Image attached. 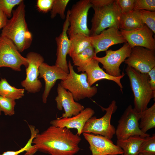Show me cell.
Segmentation results:
<instances>
[{
    "label": "cell",
    "instance_id": "6da1fadb",
    "mask_svg": "<svg viewBox=\"0 0 155 155\" xmlns=\"http://www.w3.org/2000/svg\"><path fill=\"white\" fill-rule=\"evenodd\" d=\"M80 136L66 128L50 126L33 139L34 150L50 155H74L80 150Z\"/></svg>",
    "mask_w": 155,
    "mask_h": 155
},
{
    "label": "cell",
    "instance_id": "7a4b0ae2",
    "mask_svg": "<svg viewBox=\"0 0 155 155\" xmlns=\"http://www.w3.org/2000/svg\"><path fill=\"white\" fill-rule=\"evenodd\" d=\"M18 6L13 10L12 16L2 29L0 36L11 40L20 53L30 47L32 37L25 19V5L24 1Z\"/></svg>",
    "mask_w": 155,
    "mask_h": 155
},
{
    "label": "cell",
    "instance_id": "3957f363",
    "mask_svg": "<svg viewBox=\"0 0 155 155\" xmlns=\"http://www.w3.org/2000/svg\"><path fill=\"white\" fill-rule=\"evenodd\" d=\"M129 78L134 96V109L140 113L148 108L150 100L155 98V92L152 89L148 73H142L127 66L125 69Z\"/></svg>",
    "mask_w": 155,
    "mask_h": 155
},
{
    "label": "cell",
    "instance_id": "277c9868",
    "mask_svg": "<svg viewBox=\"0 0 155 155\" xmlns=\"http://www.w3.org/2000/svg\"><path fill=\"white\" fill-rule=\"evenodd\" d=\"M92 7L94 13L91 21L90 36L98 34L107 28L119 29L121 13L115 0L106 6Z\"/></svg>",
    "mask_w": 155,
    "mask_h": 155
},
{
    "label": "cell",
    "instance_id": "5b68a950",
    "mask_svg": "<svg viewBox=\"0 0 155 155\" xmlns=\"http://www.w3.org/2000/svg\"><path fill=\"white\" fill-rule=\"evenodd\" d=\"M68 66L69 72L66 79L61 81V85L71 93L76 101L94 96L97 92V88L95 86L89 85L86 73L78 74L75 72L70 61L68 62Z\"/></svg>",
    "mask_w": 155,
    "mask_h": 155
},
{
    "label": "cell",
    "instance_id": "8992f818",
    "mask_svg": "<svg viewBox=\"0 0 155 155\" xmlns=\"http://www.w3.org/2000/svg\"><path fill=\"white\" fill-rule=\"evenodd\" d=\"M100 106L102 110L106 111L105 114L100 118H97L95 116L90 118L86 123L82 133L99 135L111 140L115 133L116 129L111 124V119L117 108L116 102L113 100L106 108Z\"/></svg>",
    "mask_w": 155,
    "mask_h": 155
},
{
    "label": "cell",
    "instance_id": "52a82bcc",
    "mask_svg": "<svg viewBox=\"0 0 155 155\" xmlns=\"http://www.w3.org/2000/svg\"><path fill=\"white\" fill-rule=\"evenodd\" d=\"M92 7L90 0H80L72 5L69 17L67 34L69 37L78 33L90 36L87 18L88 11Z\"/></svg>",
    "mask_w": 155,
    "mask_h": 155
},
{
    "label": "cell",
    "instance_id": "ba28073f",
    "mask_svg": "<svg viewBox=\"0 0 155 155\" xmlns=\"http://www.w3.org/2000/svg\"><path fill=\"white\" fill-rule=\"evenodd\" d=\"M139 113L128 106L118 121L115 134L117 140L126 139L130 136L140 135L145 137L150 135L143 133L139 127Z\"/></svg>",
    "mask_w": 155,
    "mask_h": 155
},
{
    "label": "cell",
    "instance_id": "9c48e42d",
    "mask_svg": "<svg viewBox=\"0 0 155 155\" xmlns=\"http://www.w3.org/2000/svg\"><path fill=\"white\" fill-rule=\"evenodd\" d=\"M28 65L26 57L22 56L13 42L4 36H0V67H7L17 71H21V66Z\"/></svg>",
    "mask_w": 155,
    "mask_h": 155
},
{
    "label": "cell",
    "instance_id": "30bf717a",
    "mask_svg": "<svg viewBox=\"0 0 155 155\" xmlns=\"http://www.w3.org/2000/svg\"><path fill=\"white\" fill-rule=\"evenodd\" d=\"M132 48L127 42L116 51L111 49L106 51V55L102 57L96 56L94 59L101 63L106 72L114 77L121 75L119 67L121 64L129 56Z\"/></svg>",
    "mask_w": 155,
    "mask_h": 155
},
{
    "label": "cell",
    "instance_id": "8fae6325",
    "mask_svg": "<svg viewBox=\"0 0 155 155\" xmlns=\"http://www.w3.org/2000/svg\"><path fill=\"white\" fill-rule=\"evenodd\" d=\"M26 58L28 63L26 69V77L21 82V85L28 92L35 93L39 92L42 87V83L38 78V68L44 59L40 54L34 52H29Z\"/></svg>",
    "mask_w": 155,
    "mask_h": 155
},
{
    "label": "cell",
    "instance_id": "7c38bea8",
    "mask_svg": "<svg viewBox=\"0 0 155 155\" xmlns=\"http://www.w3.org/2000/svg\"><path fill=\"white\" fill-rule=\"evenodd\" d=\"M124 61L128 66L140 73H148L155 67V51L141 46L133 47Z\"/></svg>",
    "mask_w": 155,
    "mask_h": 155
},
{
    "label": "cell",
    "instance_id": "4fadbf2b",
    "mask_svg": "<svg viewBox=\"0 0 155 155\" xmlns=\"http://www.w3.org/2000/svg\"><path fill=\"white\" fill-rule=\"evenodd\" d=\"M89 144L92 155H122V149L115 144L111 140L104 136L87 133H82Z\"/></svg>",
    "mask_w": 155,
    "mask_h": 155
},
{
    "label": "cell",
    "instance_id": "5bb4252c",
    "mask_svg": "<svg viewBox=\"0 0 155 155\" xmlns=\"http://www.w3.org/2000/svg\"><path fill=\"white\" fill-rule=\"evenodd\" d=\"M90 38L96 55L99 52L107 50L112 45L127 42L119 29L113 27L105 30L98 34L90 36Z\"/></svg>",
    "mask_w": 155,
    "mask_h": 155
},
{
    "label": "cell",
    "instance_id": "9a60e30c",
    "mask_svg": "<svg viewBox=\"0 0 155 155\" xmlns=\"http://www.w3.org/2000/svg\"><path fill=\"white\" fill-rule=\"evenodd\" d=\"M127 42L132 48L142 47L155 50V40L154 33L146 25L143 27L131 31L120 30Z\"/></svg>",
    "mask_w": 155,
    "mask_h": 155
},
{
    "label": "cell",
    "instance_id": "2e32d148",
    "mask_svg": "<svg viewBox=\"0 0 155 155\" xmlns=\"http://www.w3.org/2000/svg\"><path fill=\"white\" fill-rule=\"evenodd\" d=\"M38 78L44 79L45 87L42 95V101L44 103L47 102V98L52 88L58 80L63 81L65 80L68 74L59 67L55 65H50L44 62L41 63L38 68Z\"/></svg>",
    "mask_w": 155,
    "mask_h": 155
},
{
    "label": "cell",
    "instance_id": "e0dca14e",
    "mask_svg": "<svg viewBox=\"0 0 155 155\" xmlns=\"http://www.w3.org/2000/svg\"><path fill=\"white\" fill-rule=\"evenodd\" d=\"M57 91L58 93L55 100L57 109L60 111L64 108L65 113L60 118L70 117L78 114L84 109V106L74 100L71 93L58 84Z\"/></svg>",
    "mask_w": 155,
    "mask_h": 155
},
{
    "label": "cell",
    "instance_id": "ac0fdd59",
    "mask_svg": "<svg viewBox=\"0 0 155 155\" xmlns=\"http://www.w3.org/2000/svg\"><path fill=\"white\" fill-rule=\"evenodd\" d=\"M99 63V62L98 61L93 59L84 66L78 67V71L86 73L88 82L91 86L99 80H107L115 82L119 87L122 92L123 86L121 80L124 76L125 73L123 72L121 75L119 77L111 76L100 67Z\"/></svg>",
    "mask_w": 155,
    "mask_h": 155
},
{
    "label": "cell",
    "instance_id": "d6986e66",
    "mask_svg": "<svg viewBox=\"0 0 155 155\" xmlns=\"http://www.w3.org/2000/svg\"><path fill=\"white\" fill-rule=\"evenodd\" d=\"M69 13L70 10L68 9L63 24L62 32L60 35L55 38L57 49L55 65L60 67L68 74L69 71L66 57L67 55L69 54L70 49L69 40L67 34L69 26Z\"/></svg>",
    "mask_w": 155,
    "mask_h": 155
},
{
    "label": "cell",
    "instance_id": "ffe728a7",
    "mask_svg": "<svg viewBox=\"0 0 155 155\" xmlns=\"http://www.w3.org/2000/svg\"><path fill=\"white\" fill-rule=\"evenodd\" d=\"M95 113L94 110L90 107L84 108L78 114L70 117L57 118L50 122L51 125L56 127L75 129L79 136L82 133L84 127L86 122Z\"/></svg>",
    "mask_w": 155,
    "mask_h": 155
},
{
    "label": "cell",
    "instance_id": "44dd1931",
    "mask_svg": "<svg viewBox=\"0 0 155 155\" xmlns=\"http://www.w3.org/2000/svg\"><path fill=\"white\" fill-rule=\"evenodd\" d=\"M145 137L134 135L123 140H117L116 145L123 150L122 155H138L141 144Z\"/></svg>",
    "mask_w": 155,
    "mask_h": 155
},
{
    "label": "cell",
    "instance_id": "7402d4cb",
    "mask_svg": "<svg viewBox=\"0 0 155 155\" xmlns=\"http://www.w3.org/2000/svg\"><path fill=\"white\" fill-rule=\"evenodd\" d=\"M145 25L140 17L138 10L121 14L119 29L131 31L142 28Z\"/></svg>",
    "mask_w": 155,
    "mask_h": 155
},
{
    "label": "cell",
    "instance_id": "603a6c76",
    "mask_svg": "<svg viewBox=\"0 0 155 155\" xmlns=\"http://www.w3.org/2000/svg\"><path fill=\"white\" fill-rule=\"evenodd\" d=\"M70 49L69 55L79 53L91 45L90 36L78 33L69 36Z\"/></svg>",
    "mask_w": 155,
    "mask_h": 155
},
{
    "label": "cell",
    "instance_id": "cb8c5ba5",
    "mask_svg": "<svg viewBox=\"0 0 155 155\" xmlns=\"http://www.w3.org/2000/svg\"><path fill=\"white\" fill-rule=\"evenodd\" d=\"M140 123L139 127L144 133L155 127V103L150 108L139 113Z\"/></svg>",
    "mask_w": 155,
    "mask_h": 155
},
{
    "label": "cell",
    "instance_id": "d4e9b609",
    "mask_svg": "<svg viewBox=\"0 0 155 155\" xmlns=\"http://www.w3.org/2000/svg\"><path fill=\"white\" fill-rule=\"evenodd\" d=\"M24 89H18L10 85L5 78L0 80V95L14 100L24 95Z\"/></svg>",
    "mask_w": 155,
    "mask_h": 155
},
{
    "label": "cell",
    "instance_id": "484cf974",
    "mask_svg": "<svg viewBox=\"0 0 155 155\" xmlns=\"http://www.w3.org/2000/svg\"><path fill=\"white\" fill-rule=\"evenodd\" d=\"M96 56L94 49L91 44L81 53L72 55L70 57L74 65L81 67L86 65Z\"/></svg>",
    "mask_w": 155,
    "mask_h": 155
},
{
    "label": "cell",
    "instance_id": "4316f807",
    "mask_svg": "<svg viewBox=\"0 0 155 155\" xmlns=\"http://www.w3.org/2000/svg\"><path fill=\"white\" fill-rule=\"evenodd\" d=\"M29 127L31 133V136L25 146L23 148L16 151H7L2 154L0 153V155H18L20 153L26 151L25 155H29L31 152L34 148L32 145V141L36 135L39 133V130L35 128L34 126L29 125Z\"/></svg>",
    "mask_w": 155,
    "mask_h": 155
},
{
    "label": "cell",
    "instance_id": "83f0119b",
    "mask_svg": "<svg viewBox=\"0 0 155 155\" xmlns=\"http://www.w3.org/2000/svg\"><path fill=\"white\" fill-rule=\"evenodd\" d=\"M139 153L148 155H155V134L145 137L140 146Z\"/></svg>",
    "mask_w": 155,
    "mask_h": 155
},
{
    "label": "cell",
    "instance_id": "f1b7e54d",
    "mask_svg": "<svg viewBox=\"0 0 155 155\" xmlns=\"http://www.w3.org/2000/svg\"><path fill=\"white\" fill-rule=\"evenodd\" d=\"M69 1V0H54L51 11V18H54L59 14L62 19L64 20L66 18L65 9Z\"/></svg>",
    "mask_w": 155,
    "mask_h": 155
},
{
    "label": "cell",
    "instance_id": "f546056e",
    "mask_svg": "<svg viewBox=\"0 0 155 155\" xmlns=\"http://www.w3.org/2000/svg\"><path fill=\"white\" fill-rule=\"evenodd\" d=\"M140 17L142 22L146 25L154 33H155V12L138 10Z\"/></svg>",
    "mask_w": 155,
    "mask_h": 155
},
{
    "label": "cell",
    "instance_id": "4dcf8cb0",
    "mask_svg": "<svg viewBox=\"0 0 155 155\" xmlns=\"http://www.w3.org/2000/svg\"><path fill=\"white\" fill-rule=\"evenodd\" d=\"M15 100L0 95V108L5 115L11 116L15 114Z\"/></svg>",
    "mask_w": 155,
    "mask_h": 155
},
{
    "label": "cell",
    "instance_id": "1f68e13d",
    "mask_svg": "<svg viewBox=\"0 0 155 155\" xmlns=\"http://www.w3.org/2000/svg\"><path fill=\"white\" fill-rule=\"evenodd\" d=\"M22 0H0V11L7 17H11L13 8L18 5Z\"/></svg>",
    "mask_w": 155,
    "mask_h": 155
},
{
    "label": "cell",
    "instance_id": "d6a6232c",
    "mask_svg": "<svg viewBox=\"0 0 155 155\" xmlns=\"http://www.w3.org/2000/svg\"><path fill=\"white\" fill-rule=\"evenodd\" d=\"M155 11V0H135L133 10Z\"/></svg>",
    "mask_w": 155,
    "mask_h": 155
},
{
    "label": "cell",
    "instance_id": "836d02e7",
    "mask_svg": "<svg viewBox=\"0 0 155 155\" xmlns=\"http://www.w3.org/2000/svg\"><path fill=\"white\" fill-rule=\"evenodd\" d=\"M135 0H116V3L121 13H127L133 10Z\"/></svg>",
    "mask_w": 155,
    "mask_h": 155
},
{
    "label": "cell",
    "instance_id": "e575fe53",
    "mask_svg": "<svg viewBox=\"0 0 155 155\" xmlns=\"http://www.w3.org/2000/svg\"><path fill=\"white\" fill-rule=\"evenodd\" d=\"M54 0H38L36 7L38 10L43 13H47L51 10Z\"/></svg>",
    "mask_w": 155,
    "mask_h": 155
},
{
    "label": "cell",
    "instance_id": "d590c367",
    "mask_svg": "<svg viewBox=\"0 0 155 155\" xmlns=\"http://www.w3.org/2000/svg\"><path fill=\"white\" fill-rule=\"evenodd\" d=\"M113 0H90L92 7H100L106 6L111 3Z\"/></svg>",
    "mask_w": 155,
    "mask_h": 155
},
{
    "label": "cell",
    "instance_id": "8d00e7d4",
    "mask_svg": "<svg viewBox=\"0 0 155 155\" xmlns=\"http://www.w3.org/2000/svg\"><path fill=\"white\" fill-rule=\"evenodd\" d=\"M150 77L149 83L152 90L155 92V67L148 73Z\"/></svg>",
    "mask_w": 155,
    "mask_h": 155
},
{
    "label": "cell",
    "instance_id": "74e56055",
    "mask_svg": "<svg viewBox=\"0 0 155 155\" xmlns=\"http://www.w3.org/2000/svg\"><path fill=\"white\" fill-rule=\"evenodd\" d=\"M7 16L0 11V29L3 28L6 25L8 19Z\"/></svg>",
    "mask_w": 155,
    "mask_h": 155
},
{
    "label": "cell",
    "instance_id": "f35d334b",
    "mask_svg": "<svg viewBox=\"0 0 155 155\" xmlns=\"http://www.w3.org/2000/svg\"><path fill=\"white\" fill-rule=\"evenodd\" d=\"M138 155H148L144 154L142 153H139Z\"/></svg>",
    "mask_w": 155,
    "mask_h": 155
},
{
    "label": "cell",
    "instance_id": "ab89813d",
    "mask_svg": "<svg viewBox=\"0 0 155 155\" xmlns=\"http://www.w3.org/2000/svg\"><path fill=\"white\" fill-rule=\"evenodd\" d=\"M1 111L0 108V115H1Z\"/></svg>",
    "mask_w": 155,
    "mask_h": 155
},
{
    "label": "cell",
    "instance_id": "60d3db41",
    "mask_svg": "<svg viewBox=\"0 0 155 155\" xmlns=\"http://www.w3.org/2000/svg\"></svg>",
    "mask_w": 155,
    "mask_h": 155
}]
</instances>
